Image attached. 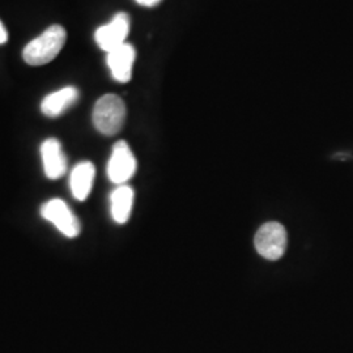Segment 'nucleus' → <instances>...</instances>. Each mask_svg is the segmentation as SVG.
Instances as JSON below:
<instances>
[{
  "instance_id": "1a4fd4ad",
  "label": "nucleus",
  "mask_w": 353,
  "mask_h": 353,
  "mask_svg": "<svg viewBox=\"0 0 353 353\" xmlns=\"http://www.w3.org/2000/svg\"><path fill=\"white\" fill-rule=\"evenodd\" d=\"M96 176V168L89 161L76 165L70 176V189L76 201L84 202L90 194Z\"/></svg>"
},
{
  "instance_id": "9d476101",
  "label": "nucleus",
  "mask_w": 353,
  "mask_h": 353,
  "mask_svg": "<svg viewBox=\"0 0 353 353\" xmlns=\"http://www.w3.org/2000/svg\"><path fill=\"white\" fill-rule=\"evenodd\" d=\"M79 99V90L75 87H64L48 94L41 102V110L46 117L55 118L70 109Z\"/></svg>"
},
{
  "instance_id": "f257e3e1",
  "label": "nucleus",
  "mask_w": 353,
  "mask_h": 353,
  "mask_svg": "<svg viewBox=\"0 0 353 353\" xmlns=\"http://www.w3.org/2000/svg\"><path fill=\"white\" fill-rule=\"evenodd\" d=\"M67 33L63 26H51L37 38L32 39L23 51V58L29 65H43L52 62L63 49Z\"/></svg>"
},
{
  "instance_id": "ddd939ff",
  "label": "nucleus",
  "mask_w": 353,
  "mask_h": 353,
  "mask_svg": "<svg viewBox=\"0 0 353 353\" xmlns=\"http://www.w3.org/2000/svg\"><path fill=\"white\" fill-rule=\"evenodd\" d=\"M8 39V33H7V29L6 26H3V23L0 21V45L6 43Z\"/></svg>"
},
{
  "instance_id": "7ed1b4c3",
  "label": "nucleus",
  "mask_w": 353,
  "mask_h": 353,
  "mask_svg": "<svg viewBox=\"0 0 353 353\" xmlns=\"http://www.w3.org/2000/svg\"><path fill=\"white\" fill-rule=\"evenodd\" d=\"M287 230L278 221L265 223L255 234V249L267 261H279L287 250Z\"/></svg>"
},
{
  "instance_id": "6e6552de",
  "label": "nucleus",
  "mask_w": 353,
  "mask_h": 353,
  "mask_svg": "<svg viewBox=\"0 0 353 353\" xmlns=\"http://www.w3.org/2000/svg\"><path fill=\"white\" fill-rule=\"evenodd\" d=\"M41 157L45 176L49 179H58L67 172V157L59 140L46 139L41 145Z\"/></svg>"
},
{
  "instance_id": "f03ea898",
  "label": "nucleus",
  "mask_w": 353,
  "mask_h": 353,
  "mask_svg": "<svg viewBox=\"0 0 353 353\" xmlns=\"http://www.w3.org/2000/svg\"><path fill=\"white\" fill-rule=\"evenodd\" d=\"M126 105L117 94H105L93 109V125L102 135L118 134L126 122Z\"/></svg>"
},
{
  "instance_id": "423d86ee",
  "label": "nucleus",
  "mask_w": 353,
  "mask_h": 353,
  "mask_svg": "<svg viewBox=\"0 0 353 353\" xmlns=\"http://www.w3.org/2000/svg\"><path fill=\"white\" fill-rule=\"evenodd\" d=\"M130 33V17L125 12L117 13L112 21L96 30L94 39L101 50L110 51L126 43Z\"/></svg>"
},
{
  "instance_id": "9b49d317",
  "label": "nucleus",
  "mask_w": 353,
  "mask_h": 353,
  "mask_svg": "<svg viewBox=\"0 0 353 353\" xmlns=\"http://www.w3.org/2000/svg\"><path fill=\"white\" fill-rule=\"evenodd\" d=\"M134 205V190L128 185L117 186L110 194V214L117 224H126Z\"/></svg>"
},
{
  "instance_id": "20e7f679",
  "label": "nucleus",
  "mask_w": 353,
  "mask_h": 353,
  "mask_svg": "<svg viewBox=\"0 0 353 353\" xmlns=\"http://www.w3.org/2000/svg\"><path fill=\"white\" fill-rule=\"evenodd\" d=\"M41 216L68 239H75L81 232L79 219L62 199H50L45 203L41 207Z\"/></svg>"
},
{
  "instance_id": "39448f33",
  "label": "nucleus",
  "mask_w": 353,
  "mask_h": 353,
  "mask_svg": "<svg viewBox=\"0 0 353 353\" xmlns=\"http://www.w3.org/2000/svg\"><path fill=\"white\" fill-rule=\"evenodd\" d=\"M137 173V159L125 140L114 144L113 151L108 163V176L114 185L121 186Z\"/></svg>"
},
{
  "instance_id": "f8f14e48",
  "label": "nucleus",
  "mask_w": 353,
  "mask_h": 353,
  "mask_svg": "<svg viewBox=\"0 0 353 353\" xmlns=\"http://www.w3.org/2000/svg\"><path fill=\"white\" fill-rule=\"evenodd\" d=\"M139 6L141 7H148V8H151V7H154V6H157L161 0H135Z\"/></svg>"
},
{
  "instance_id": "0eeeda50",
  "label": "nucleus",
  "mask_w": 353,
  "mask_h": 353,
  "mask_svg": "<svg viewBox=\"0 0 353 353\" xmlns=\"http://www.w3.org/2000/svg\"><path fill=\"white\" fill-rule=\"evenodd\" d=\"M137 51L132 45L125 43L108 52L106 63L112 72L114 80L118 83H127L132 76V67L135 63Z\"/></svg>"
}]
</instances>
